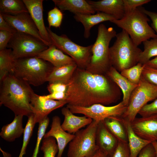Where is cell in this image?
Segmentation results:
<instances>
[{
  "mask_svg": "<svg viewBox=\"0 0 157 157\" xmlns=\"http://www.w3.org/2000/svg\"><path fill=\"white\" fill-rule=\"evenodd\" d=\"M121 119L126 131L131 157H138L141 150L151 142L138 136L134 132L129 120L122 117Z\"/></svg>",
  "mask_w": 157,
  "mask_h": 157,
  "instance_id": "603a6c76",
  "label": "cell"
},
{
  "mask_svg": "<svg viewBox=\"0 0 157 157\" xmlns=\"http://www.w3.org/2000/svg\"><path fill=\"white\" fill-rule=\"evenodd\" d=\"M131 123L140 137L151 142L157 141V115L136 117Z\"/></svg>",
  "mask_w": 157,
  "mask_h": 157,
  "instance_id": "5bb4252c",
  "label": "cell"
},
{
  "mask_svg": "<svg viewBox=\"0 0 157 157\" xmlns=\"http://www.w3.org/2000/svg\"><path fill=\"white\" fill-rule=\"evenodd\" d=\"M41 150L44 154V157H55L58 151L56 139L52 137L43 138Z\"/></svg>",
  "mask_w": 157,
  "mask_h": 157,
  "instance_id": "836d02e7",
  "label": "cell"
},
{
  "mask_svg": "<svg viewBox=\"0 0 157 157\" xmlns=\"http://www.w3.org/2000/svg\"><path fill=\"white\" fill-rule=\"evenodd\" d=\"M23 115H15L12 122L3 126L0 133V136L8 142L14 141L24 133V128L23 126Z\"/></svg>",
  "mask_w": 157,
  "mask_h": 157,
  "instance_id": "d4e9b609",
  "label": "cell"
},
{
  "mask_svg": "<svg viewBox=\"0 0 157 157\" xmlns=\"http://www.w3.org/2000/svg\"><path fill=\"white\" fill-rule=\"evenodd\" d=\"M122 91L107 74H93L77 67L67 83V104L88 107L107 105L119 100Z\"/></svg>",
  "mask_w": 157,
  "mask_h": 157,
  "instance_id": "6da1fadb",
  "label": "cell"
},
{
  "mask_svg": "<svg viewBox=\"0 0 157 157\" xmlns=\"http://www.w3.org/2000/svg\"><path fill=\"white\" fill-rule=\"evenodd\" d=\"M48 47L35 37L17 31L14 33L7 47L12 50L14 60L36 56Z\"/></svg>",
  "mask_w": 157,
  "mask_h": 157,
  "instance_id": "30bf717a",
  "label": "cell"
},
{
  "mask_svg": "<svg viewBox=\"0 0 157 157\" xmlns=\"http://www.w3.org/2000/svg\"><path fill=\"white\" fill-rule=\"evenodd\" d=\"M88 157H108L99 149L93 155Z\"/></svg>",
  "mask_w": 157,
  "mask_h": 157,
  "instance_id": "bcb514c9",
  "label": "cell"
},
{
  "mask_svg": "<svg viewBox=\"0 0 157 157\" xmlns=\"http://www.w3.org/2000/svg\"><path fill=\"white\" fill-rule=\"evenodd\" d=\"M46 28L52 44L69 56L78 68L85 69L91 58L92 44L86 47L81 46L73 42L65 35H58L50 28Z\"/></svg>",
  "mask_w": 157,
  "mask_h": 157,
  "instance_id": "ba28073f",
  "label": "cell"
},
{
  "mask_svg": "<svg viewBox=\"0 0 157 157\" xmlns=\"http://www.w3.org/2000/svg\"><path fill=\"white\" fill-rule=\"evenodd\" d=\"M109 157H131L128 143L119 141L116 149Z\"/></svg>",
  "mask_w": 157,
  "mask_h": 157,
  "instance_id": "74e56055",
  "label": "cell"
},
{
  "mask_svg": "<svg viewBox=\"0 0 157 157\" xmlns=\"http://www.w3.org/2000/svg\"><path fill=\"white\" fill-rule=\"evenodd\" d=\"M36 124L32 113L28 117L27 122L24 128L22 145L19 157H23L25 154L26 147L32 135Z\"/></svg>",
  "mask_w": 157,
  "mask_h": 157,
  "instance_id": "d6a6232c",
  "label": "cell"
},
{
  "mask_svg": "<svg viewBox=\"0 0 157 157\" xmlns=\"http://www.w3.org/2000/svg\"><path fill=\"white\" fill-rule=\"evenodd\" d=\"M157 98V86L148 82L142 76L131 94L126 110L122 117L131 122L144 106Z\"/></svg>",
  "mask_w": 157,
  "mask_h": 157,
  "instance_id": "9c48e42d",
  "label": "cell"
},
{
  "mask_svg": "<svg viewBox=\"0 0 157 157\" xmlns=\"http://www.w3.org/2000/svg\"><path fill=\"white\" fill-rule=\"evenodd\" d=\"M142 76L148 82L157 86V69L145 65Z\"/></svg>",
  "mask_w": 157,
  "mask_h": 157,
  "instance_id": "8d00e7d4",
  "label": "cell"
},
{
  "mask_svg": "<svg viewBox=\"0 0 157 157\" xmlns=\"http://www.w3.org/2000/svg\"><path fill=\"white\" fill-rule=\"evenodd\" d=\"M142 43L144 49L140 53L138 63L145 65L151 58L157 56V38L147 40Z\"/></svg>",
  "mask_w": 157,
  "mask_h": 157,
  "instance_id": "4dcf8cb0",
  "label": "cell"
},
{
  "mask_svg": "<svg viewBox=\"0 0 157 157\" xmlns=\"http://www.w3.org/2000/svg\"><path fill=\"white\" fill-rule=\"evenodd\" d=\"M55 6L61 11L68 10L74 14H93L96 12L85 0H53Z\"/></svg>",
  "mask_w": 157,
  "mask_h": 157,
  "instance_id": "7402d4cb",
  "label": "cell"
},
{
  "mask_svg": "<svg viewBox=\"0 0 157 157\" xmlns=\"http://www.w3.org/2000/svg\"><path fill=\"white\" fill-rule=\"evenodd\" d=\"M96 142L99 149L109 157L116 149L119 141L106 128L102 121L98 124Z\"/></svg>",
  "mask_w": 157,
  "mask_h": 157,
  "instance_id": "e0dca14e",
  "label": "cell"
},
{
  "mask_svg": "<svg viewBox=\"0 0 157 157\" xmlns=\"http://www.w3.org/2000/svg\"><path fill=\"white\" fill-rule=\"evenodd\" d=\"M67 103L66 101H58L44 98L34 92L30 100V106L35 122L39 123L53 110L61 108Z\"/></svg>",
  "mask_w": 157,
  "mask_h": 157,
  "instance_id": "7c38bea8",
  "label": "cell"
},
{
  "mask_svg": "<svg viewBox=\"0 0 157 157\" xmlns=\"http://www.w3.org/2000/svg\"><path fill=\"white\" fill-rule=\"evenodd\" d=\"M36 56L50 63L54 67L75 63L71 57L52 44Z\"/></svg>",
  "mask_w": 157,
  "mask_h": 157,
  "instance_id": "ffe728a7",
  "label": "cell"
},
{
  "mask_svg": "<svg viewBox=\"0 0 157 157\" xmlns=\"http://www.w3.org/2000/svg\"><path fill=\"white\" fill-rule=\"evenodd\" d=\"M14 33L0 30V51L7 48V45Z\"/></svg>",
  "mask_w": 157,
  "mask_h": 157,
  "instance_id": "60d3db41",
  "label": "cell"
},
{
  "mask_svg": "<svg viewBox=\"0 0 157 157\" xmlns=\"http://www.w3.org/2000/svg\"><path fill=\"white\" fill-rule=\"evenodd\" d=\"M49 122V118L47 117L39 123L36 144L32 157H37L40 143L45 133Z\"/></svg>",
  "mask_w": 157,
  "mask_h": 157,
  "instance_id": "d590c367",
  "label": "cell"
},
{
  "mask_svg": "<svg viewBox=\"0 0 157 157\" xmlns=\"http://www.w3.org/2000/svg\"><path fill=\"white\" fill-rule=\"evenodd\" d=\"M102 121L106 128L119 141L128 143L126 131L121 117L110 116Z\"/></svg>",
  "mask_w": 157,
  "mask_h": 157,
  "instance_id": "4316f807",
  "label": "cell"
},
{
  "mask_svg": "<svg viewBox=\"0 0 157 157\" xmlns=\"http://www.w3.org/2000/svg\"><path fill=\"white\" fill-rule=\"evenodd\" d=\"M138 114L141 117L157 115V98L152 102L144 106Z\"/></svg>",
  "mask_w": 157,
  "mask_h": 157,
  "instance_id": "f35d334b",
  "label": "cell"
},
{
  "mask_svg": "<svg viewBox=\"0 0 157 157\" xmlns=\"http://www.w3.org/2000/svg\"><path fill=\"white\" fill-rule=\"evenodd\" d=\"M138 8L150 18L152 22L151 28L156 32L157 35V13L147 10L141 7Z\"/></svg>",
  "mask_w": 157,
  "mask_h": 157,
  "instance_id": "b9f144b4",
  "label": "cell"
},
{
  "mask_svg": "<svg viewBox=\"0 0 157 157\" xmlns=\"http://www.w3.org/2000/svg\"><path fill=\"white\" fill-rule=\"evenodd\" d=\"M0 84V106L7 107L15 115L28 117L32 113L30 100L34 92L29 84L12 74L7 75Z\"/></svg>",
  "mask_w": 157,
  "mask_h": 157,
  "instance_id": "7a4b0ae2",
  "label": "cell"
},
{
  "mask_svg": "<svg viewBox=\"0 0 157 157\" xmlns=\"http://www.w3.org/2000/svg\"><path fill=\"white\" fill-rule=\"evenodd\" d=\"M63 18L62 11L56 7L50 10L48 13L47 20L49 28L51 26L59 28Z\"/></svg>",
  "mask_w": 157,
  "mask_h": 157,
  "instance_id": "e575fe53",
  "label": "cell"
},
{
  "mask_svg": "<svg viewBox=\"0 0 157 157\" xmlns=\"http://www.w3.org/2000/svg\"><path fill=\"white\" fill-rule=\"evenodd\" d=\"M50 137L54 138L57 143L58 151L57 157H62L65 147L73 139L74 134L64 130L61 126L60 118L58 116H55L52 118L50 129L45 134L43 138Z\"/></svg>",
  "mask_w": 157,
  "mask_h": 157,
  "instance_id": "2e32d148",
  "label": "cell"
},
{
  "mask_svg": "<svg viewBox=\"0 0 157 157\" xmlns=\"http://www.w3.org/2000/svg\"><path fill=\"white\" fill-rule=\"evenodd\" d=\"M23 1L41 37L49 46L52 44L44 23L43 6V0H23Z\"/></svg>",
  "mask_w": 157,
  "mask_h": 157,
  "instance_id": "9a60e30c",
  "label": "cell"
},
{
  "mask_svg": "<svg viewBox=\"0 0 157 157\" xmlns=\"http://www.w3.org/2000/svg\"><path fill=\"white\" fill-rule=\"evenodd\" d=\"M116 40L109 48L112 66L119 72L136 65L142 51L124 30L117 34Z\"/></svg>",
  "mask_w": 157,
  "mask_h": 157,
  "instance_id": "277c9868",
  "label": "cell"
},
{
  "mask_svg": "<svg viewBox=\"0 0 157 157\" xmlns=\"http://www.w3.org/2000/svg\"><path fill=\"white\" fill-rule=\"evenodd\" d=\"M138 157H156L155 150L151 143L141 150Z\"/></svg>",
  "mask_w": 157,
  "mask_h": 157,
  "instance_id": "7bdbcfd3",
  "label": "cell"
},
{
  "mask_svg": "<svg viewBox=\"0 0 157 157\" xmlns=\"http://www.w3.org/2000/svg\"><path fill=\"white\" fill-rule=\"evenodd\" d=\"M145 65L149 67L157 69V56L151 59Z\"/></svg>",
  "mask_w": 157,
  "mask_h": 157,
  "instance_id": "f6af8a7d",
  "label": "cell"
},
{
  "mask_svg": "<svg viewBox=\"0 0 157 157\" xmlns=\"http://www.w3.org/2000/svg\"><path fill=\"white\" fill-rule=\"evenodd\" d=\"M67 107L74 114H82L99 122L110 116L122 117L127 106L122 101L112 106L97 104L88 107L67 104Z\"/></svg>",
  "mask_w": 157,
  "mask_h": 157,
  "instance_id": "8fae6325",
  "label": "cell"
},
{
  "mask_svg": "<svg viewBox=\"0 0 157 157\" xmlns=\"http://www.w3.org/2000/svg\"><path fill=\"white\" fill-rule=\"evenodd\" d=\"M61 111L64 117L61 126L64 130L70 134L75 133L81 129L90 124L93 121L85 116L75 115L67 107L62 108Z\"/></svg>",
  "mask_w": 157,
  "mask_h": 157,
  "instance_id": "d6986e66",
  "label": "cell"
},
{
  "mask_svg": "<svg viewBox=\"0 0 157 157\" xmlns=\"http://www.w3.org/2000/svg\"><path fill=\"white\" fill-rule=\"evenodd\" d=\"M74 18L77 21L82 23L84 27V36L88 38L90 35L91 28L101 22L115 19L112 16L101 12L93 14L77 13L74 14Z\"/></svg>",
  "mask_w": 157,
  "mask_h": 157,
  "instance_id": "44dd1931",
  "label": "cell"
},
{
  "mask_svg": "<svg viewBox=\"0 0 157 157\" xmlns=\"http://www.w3.org/2000/svg\"><path fill=\"white\" fill-rule=\"evenodd\" d=\"M147 16L138 8L126 14L120 19L110 21L125 31L137 46L150 39L157 38L155 32L149 24Z\"/></svg>",
  "mask_w": 157,
  "mask_h": 157,
  "instance_id": "5b68a950",
  "label": "cell"
},
{
  "mask_svg": "<svg viewBox=\"0 0 157 157\" xmlns=\"http://www.w3.org/2000/svg\"><path fill=\"white\" fill-rule=\"evenodd\" d=\"M4 19L17 31L32 35L49 47L43 39L28 13L15 15L0 13Z\"/></svg>",
  "mask_w": 157,
  "mask_h": 157,
  "instance_id": "4fadbf2b",
  "label": "cell"
},
{
  "mask_svg": "<svg viewBox=\"0 0 157 157\" xmlns=\"http://www.w3.org/2000/svg\"><path fill=\"white\" fill-rule=\"evenodd\" d=\"M77 68L75 63L58 67L53 66L48 76L47 81L49 83H60L67 84Z\"/></svg>",
  "mask_w": 157,
  "mask_h": 157,
  "instance_id": "484cf974",
  "label": "cell"
},
{
  "mask_svg": "<svg viewBox=\"0 0 157 157\" xmlns=\"http://www.w3.org/2000/svg\"><path fill=\"white\" fill-rule=\"evenodd\" d=\"M47 88L49 94L42 96L43 97L55 100L66 101L67 83H50Z\"/></svg>",
  "mask_w": 157,
  "mask_h": 157,
  "instance_id": "f546056e",
  "label": "cell"
},
{
  "mask_svg": "<svg viewBox=\"0 0 157 157\" xmlns=\"http://www.w3.org/2000/svg\"><path fill=\"white\" fill-rule=\"evenodd\" d=\"M144 66L145 65L138 63L135 66L123 70L120 74L131 83L138 85Z\"/></svg>",
  "mask_w": 157,
  "mask_h": 157,
  "instance_id": "1f68e13d",
  "label": "cell"
},
{
  "mask_svg": "<svg viewBox=\"0 0 157 157\" xmlns=\"http://www.w3.org/2000/svg\"><path fill=\"white\" fill-rule=\"evenodd\" d=\"M151 143L155 149L156 157H157V141H155L152 142Z\"/></svg>",
  "mask_w": 157,
  "mask_h": 157,
  "instance_id": "7dc6e473",
  "label": "cell"
},
{
  "mask_svg": "<svg viewBox=\"0 0 157 157\" xmlns=\"http://www.w3.org/2000/svg\"><path fill=\"white\" fill-rule=\"evenodd\" d=\"M13 74L30 85L38 86L47 81L53 65L36 56L14 60Z\"/></svg>",
  "mask_w": 157,
  "mask_h": 157,
  "instance_id": "8992f818",
  "label": "cell"
},
{
  "mask_svg": "<svg viewBox=\"0 0 157 157\" xmlns=\"http://www.w3.org/2000/svg\"><path fill=\"white\" fill-rule=\"evenodd\" d=\"M117 34L112 27L107 28L103 24L99 25L96 40L92 44L90 60L85 69L87 70L93 74H106L112 67L109 44L111 40L116 37Z\"/></svg>",
  "mask_w": 157,
  "mask_h": 157,
  "instance_id": "3957f363",
  "label": "cell"
},
{
  "mask_svg": "<svg viewBox=\"0 0 157 157\" xmlns=\"http://www.w3.org/2000/svg\"><path fill=\"white\" fill-rule=\"evenodd\" d=\"M0 30H4L13 33L17 31L11 26L3 18L0 14Z\"/></svg>",
  "mask_w": 157,
  "mask_h": 157,
  "instance_id": "ee69618b",
  "label": "cell"
},
{
  "mask_svg": "<svg viewBox=\"0 0 157 157\" xmlns=\"http://www.w3.org/2000/svg\"><path fill=\"white\" fill-rule=\"evenodd\" d=\"M14 61L12 50L6 48L0 51V81L8 74H13Z\"/></svg>",
  "mask_w": 157,
  "mask_h": 157,
  "instance_id": "f1b7e54d",
  "label": "cell"
},
{
  "mask_svg": "<svg viewBox=\"0 0 157 157\" xmlns=\"http://www.w3.org/2000/svg\"><path fill=\"white\" fill-rule=\"evenodd\" d=\"M96 12H102L120 19L124 16L123 0H87Z\"/></svg>",
  "mask_w": 157,
  "mask_h": 157,
  "instance_id": "ac0fdd59",
  "label": "cell"
},
{
  "mask_svg": "<svg viewBox=\"0 0 157 157\" xmlns=\"http://www.w3.org/2000/svg\"><path fill=\"white\" fill-rule=\"evenodd\" d=\"M125 14L151 1L150 0H123Z\"/></svg>",
  "mask_w": 157,
  "mask_h": 157,
  "instance_id": "ab89813d",
  "label": "cell"
},
{
  "mask_svg": "<svg viewBox=\"0 0 157 157\" xmlns=\"http://www.w3.org/2000/svg\"><path fill=\"white\" fill-rule=\"evenodd\" d=\"M106 74L121 89L123 95L122 101L127 106L131 94L138 84L131 82L112 66Z\"/></svg>",
  "mask_w": 157,
  "mask_h": 157,
  "instance_id": "cb8c5ba5",
  "label": "cell"
},
{
  "mask_svg": "<svg viewBox=\"0 0 157 157\" xmlns=\"http://www.w3.org/2000/svg\"><path fill=\"white\" fill-rule=\"evenodd\" d=\"M28 13L23 0H0V13L15 15Z\"/></svg>",
  "mask_w": 157,
  "mask_h": 157,
  "instance_id": "83f0119b",
  "label": "cell"
},
{
  "mask_svg": "<svg viewBox=\"0 0 157 157\" xmlns=\"http://www.w3.org/2000/svg\"><path fill=\"white\" fill-rule=\"evenodd\" d=\"M98 122L93 120L85 128L75 133L74 138L69 143L68 157H88L99 149L96 142Z\"/></svg>",
  "mask_w": 157,
  "mask_h": 157,
  "instance_id": "52a82bcc",
  "label": "cell"
}]
</instances>
